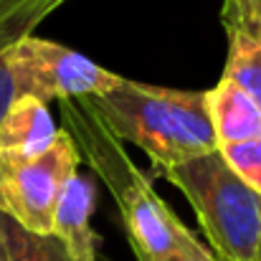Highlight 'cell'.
Here are the masks:
<instances>
[{
  "label": "cell",
  "instance_id": "1",
  "mask_svg": "<svg viewBox=\"0 0 261 261\" xmlns=\"http://www.w3.org/2000/svg\"><path fill=\"white\" fill-rule=\"evenodd\" d=\"M64 129L74 140L82 160L101 177L117 200L129 246L137 259H165L182 246L190 231L165 205L150 177L127 155L122 140H117L96 117L87 96L61 99Z\"/></svg>",
  "mask_w": 261,
  "mask_h": 261
},
{
  "label": "cell",
  "instance_id": "2",
  "mask_svg": "<svg viewBox=\"0 0 261 261\" xmlns=\"http://www.w3.org/2000/svg\"><path fill=\"white\" fill-rule=\"evenodd\" d=\"M87 99L104 127L117 140L137 145L158 173L218 150L205 91L124 79L117 89Z\"/></svg>",
  "mask_w": 261,
  "mask_h": 261
},
{
  "label": "cell",
  "instance_id": "3",
  "mask_svg": "<svg viewBox=\"0 0 261 261\" xmlns=\"http://www.w3.org/2000/svg\"><path fill=\"white\" fill-rule=\"evenodd\" d=\"M193 205L218 261H256L261 251V195L228 168L218 150L163 170Z\"/></svg>",
  "mask_w": 261,
  "mask_h": 261
},
{
  "label": "cell",
  "instance_id": "4",
  "mask_svg": "<svg viewBox=\"0 0 261 261\" xmlns=\"http://www.w3.org/2000/svg\"><path fill=\"white\" fill-rule=\"evenodd\" d=\"M82 155L64 127L38 158L0 152V213L33 233H51L54 211Z\"/></svg>",
  "mask_w": 261,
  "mask_h": 261
},
{
  "label": "cell",
  "instance_id": "5",
  "mask_svg": "<svg viewBox=\"0 0 261 261\" xmlns=\"http://www.w3.org/2000/svg\"><path fill=\"white\" fill-rule=\"evenodd\" d=\"M15 96H33L43 104L51 99L99 96L117 89L124 79L94 64L84 54L61 43L25 36L5 51Z\"/></svg>",
  "mask_w": 261,
  "mask_h": 261
},
{
  "label": "cell",
  "instance_id": "6",
  "mask_svg": "<svg viewBox=\"0 0 261 261\" xmlns=\"http://www.w3.org/2000/svg\"><path fill=\"white\" fill-rule=\"evenodd\" d=\"M96 208V185L79 170L71 175L59 195L51 233L66 246L74 261H96L99 239L91 231V213Z\"/></svg>",
  "mask_w": 261,
  "mask_h": 261
},
{
  "label": "cell",
  "instance_id": "7",
  "mask_svg": "<svg viewBox=\"0 0 261 261\" xmlns=\"http://www.w3.org/2000/svg\"><path fill=\"white\" fill-rule=\"evenodd\" d=\"M59 135L51 112L33 96H15L0 119V152L18 158L43 155Z\"/></svg>",
  "mask_w": 261,
  "mask_h": 261
},
{
  "label": "cell",
  "instance_id": "8",
  "mask_svg": "<svg viewBox=\"0 0 261 261\" xmlns=\"http://www.w3.org/2000/svg\"><path fill=\"white\" fill-rule=\"evenodd\" d=\"M205 101L218 150L261 135V109L236 84L221 79L211 91H205Z\"/></svg>",
  "mask_w": 261,
  "mask_h": 261
},
{
  "label": "cell",
  "instance_id": "9",
  "mask_svg": "<svg viewBox=\"0 0 261 261\" xmlns=\"http://www.w3.org/2000/svg\"><path fill=\"white\" fill-rule=\"evenodd\" d=\"M223 79L246 91L261 109V31L228 33V59Z\"/></svg>",
  "mask_w": 261,
  "mask_h": 261
},
{
  "label": "cell",
  "instance_id": "10",
  "mask_svg": "<svg viewBox=\"0 0 261 261\" xmlns=\"http://www.w3.org/2000/svg\"><path fill=\"white\" fill-rule=\"evenodd\" d=\"M0 239L8 261H74L54 233H33L0 213Z\"/></svg>",
  "mask_w": 261,
  "mask_h": 261
},
{
  "label": "cell",
  "instance_id": "11",
  "mask_svg": "<svg viewBox=\"0 0 261 261\" xmlns=\"http://www.w3.org/2000/svg\"><path fill=\"white\" fill-rule=\"evenodd\" d=\"M64 3L69 0H0V59L13 43L33 36L36 25Z\"/></svg>",
  "mask_w": 261,
  "mask_h": 261
},
{
  "label": "cell",
  "instance_id": "12",
  "mask_svg": "<svg viewBox=\"0 0 261 261\" xmlns=\"http://www.w3.org/2000/svg\"><path fill=\"white\" fill-rule=\"evenodd\" d=\"M218 152L223 155L228 168L261 195V135L239 145H226Z\"/></svg>",
  "mask_w": 261,
  "mask_h": 261
},
{
  "label": "cell",
  "instance_id": "13",
  "mask_svg": "<svg viewBox=\"0 0 261 261\" xmlns=\"http://www.w3.org/2000/svg\"><path fill=\"white\" fill-rule=\"evenodd\" d=\"M221 20L226 33L261 31V0H223Z\"/></svg>",
  "mask_w": 261,
  "mask_h": 261
},
{
  "label": "cell",
  "instance_id": "14",
  "mask_svg": "<svg viewBox=\"0 0 261 261\" xmlns=\"http://www.w3.org/2000/svg\"><path fill=\"white\" fill-rule=\"evenodd\" d=\"M137 261H218L216 259V254H211L193 233L182 241V246L173 251L170 256H165V259H137Z\"/></svg>",
  "mask_w": 261,
  "mask_h": 261
},
{
  "label": "cell",
  "instance_id": "15",
  "mask_svg": "<svg viewBox=\"0 0 261 261\" xmlns=\"http://www.w3.org/2000/svg\"><path fill=\"white\" fill-rule=\"evenodd\" d=\"M0 261H8V254H5V246H3V239H0Z\"/></svg>",
  "mask_w": 261,
  "mask_h": 261
},
{
  "label": "cell",
  "instance_id": "16",
  "mask_svg": "<svg viewBox=\"0 0 261 261\" xmlns=\"http://www.w3.org/2000/svg\"><path fill=\"white\" fill-rule=\"evenodd\" d=\"M256 261H261V251H259V256H256Z\"/></svg>",
  "mask_w": 261,
  "mask_h": 261
}]
</instances>
